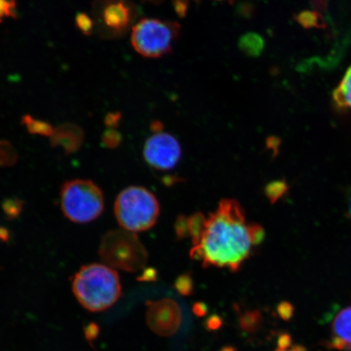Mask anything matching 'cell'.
<instances>
[{"instance_id":"9c48e42d","label":"cell","mask_w":351,"mask_h":351,"mask_svg":"<svg viewBox=\"0 0 351 351\" xmlns=\"http://www.w3.org/2000/svg\"><path fill=\"white\" fill-rule=\"evenodd\" d=\"M84 139V130L80 126L74 123H64L54 129L50 143L52 147L62 148L69 155L80 150Z\"/></svg>"},{"instance_id":"7c38bea8","label":"cell","mask_w":351,"mask_h":351,"mask_svg":"<svg viewBox=\"0 0 351 351\" xmlns=\"http://www.w3.org/2000/svg\"><path fill=\"white\" fill-rule=\"evenodd\" d=\"M332 99L339 110L351 109V66L332 93Z\"/></svg>"},{"instance_id":"5b68a950","label":"cell","mask_w":351,"mask_h":351,"mask_svg":"<svg viewBox=\"0 0 351 351\" xmlns=\"http://www.w3.org/2000/svg\"><path fill=\"white\" fill-rule=\"evenodd\" d=\"M60 208L70 221L86 223L95 221L104 209V193L90 180L74 179L60 188Z\"/></svg>"},{"instance_id":"f1b7e54d","label":"cell","mask_w":351,"mask_h":351,"mask_svg":"<svg viewBox=\"0 0 351 351\" xmlns=\"http://www.w3.org/2000/svg\"><path fill=\"white\" fill-rule=\"evenodd\" d=\"M292 306L287 304V302H284V304H280V315L285 314V317H288L289 315H291L292 313Z\"/></svg>"},{"instance_id":"603a6c76","label":"cell","mask_w":351,"mask_h":351,"mask_svg":"<svg viewBox=\"0 0 351 351\" xmlns=\"http://www.w3.org/2000/svg\"><path fill=\"white\" fill-rule=\"evenodd\" d=\"M295 20L305 28L313 27L318 25V16L311 12H302L295 16Z\"/></svg>"},{"instance_id":"e0dca14e","label":"cell","mask_w":351,"mask_h":351,"mask_svg":"<svg viewBox=\"0 0 351 351\" xmlns=\"http://www.w3.org/2000/svg\"><path fill=\"white\" fill-rule=\"evenodd\" d=\"M288 190L287 182L278 181L267 184L265 187V195L271 204H275Z\"/></svg>"},{"instance_id":"4fadbf2b","label":"cell","mask_w":351,"mask_h":351,"mask_svg":"<svg viewBox=\"0 0 351 351\" xmlns=\"http://www.w3.org/2000/svg\"><path fill=\"white\" fill-rule=\"evenodd\" d=\"M208 218L205 217L203 213H197L188 217L189 230L191 237L192 243L195 245H199L204 234L206 226H207Z\"/></svg>"},{"instance_id":"d6a6232c","label":"cell","mask_w":351,"mask_h":351,"mask_svg":"<svg viewBox=\"0 0 351 351\" xmlns=\"http://www.w3.org/2000/svg\"><path fill=\"white\" fill-rule=\"evenodd\" d=\"M349 210H350V215L351 216V197H350V200Z\"/></svg>"},{"instance_id":"4dcf8cb0","label":"cell","mask_w":351,"mask_h":351,"mask_svg":"<svg viewBox=\"0 0 351 351\" xmlns=\"http://www.w3.org/2000/svg\"><path fill=\"white\" fill-rule=\"evenodd\" d=\"M10 232H8V230L4 229V228H0V239L4 241H8L10 240Z\"/></svg>"},{"instance_id":"d6986e66","label":"cell","mask_w":351,"mask_h":351,"mask_svg":"<svg viewBox=\"0 0 351 351\" xmlns=\"http://www.w3.org/2000/svg\"><path fill=\"white\" fill-rule=\"evenodd\" d=\"M76 26L80 32L85 35H90L95 32V22L93 19L86 13L80 12L76 16Z\"/></svg>"},{"instance_id":"f546056e","label":"cell","mask_w":351,"mask_h":351,"mask_svg":"<svg viewBox=\"0 0 351 351\" xmlns=\"http://www.w3.org/2000/svg\"><path fill=\"white\" fill-rule=\"evenodd\" d=\"M151 129L152 131L156 132V134L160 133L163 130V124L161 122L156 121L152 123Z\"/></svg>"},{"instance_id":"cb8c5ba5","label":"cell","mask_w":351,"mask_h":351,"mask_svg":"<svg viewBox=\"0 0 351 351\" xmlns=\"http://www.w3.org/2000/svg\"><path fill=\"white\" fill-rule=\"evenodd\" d=\"M175 232L178 239H184L190 236L188 217L183 216V215L178 217L175 223Z\"/></svg>"},{"instance_id":"ac0fdd59","label":"cell","mask_w":351,"mask_h":351,"mask_svg":"<svg viewBox=\"0 0 351 351\" xmlns=\"http://www.w3.org/2000/svg\"><path fill=\"white\" fill-rule=\"evenodd\" d=\"M123 137L116 129H108L102 136V144L108 149H116L122 143Z\"/></svg>"},{"instance_id":"7402d4cb","label":"cell","mask_w":351,"mask_h":351,"mask_svg":"<svg viewBox=\"0 0 351 351\" xmlns=\"http://www.w3.org/2000/svg\"><path fill=\"white\" fill-rule=\"evenodd\" d=\"M248 232L252 245L261 244L265 238V230L256 223H249Z\"/></svg>"},{"instance_id":"484cf974","label":"cell","mask_w":351,"mask_h":351,"mask_svg":"<svg viewBox=\"0 0 351 351\" xmlns=\"http://www.w3.org/2000/svg\"><path fill=\"white\" fill-rule=\"evenodd\" d=\"M189 6H190V3H189L188 0H173V7L176 14L180 19H184L187 15Z\"/></svg>"},{"instance_id":"8992f818","label":"cell","mask_w":351,"mask_h":351,"mask_svg":"<svg viewBox=\"0 0 351 351\" xmlns=\"http://www.w3.org/2000/svg\"><path fill=\"white\" fill-rule=\"evenodd\" d=\"M181 34V25L175 21L144 19L132 28L131 43L146 58H160L173 51Z\"/></svg>"},{"instance_id":"3957f363","label":"cell","mask_w":351,"mask_h":351,"mask_svg":"<svg viewBox=\"0 0 351 351\" xmlns=\"http://www.w3.org/2000/svg\"><path fill=\"white\" fill-rule=\"evenodd\" d=\"M160 204L150 191L143 186H130L117 197L114 213L119 226L136 232L151 229L160 215Z\"/></svg>"},{"instance_id":"ba28073f","label":"cell","mask_w":351,"mask_h":351,"mask_svg":"<svg viewBox=\"0 0 351 351\" xmlns=\"http://www.w3.org/2000/svg\"><path fill=\"white\" fill-rule=\"evenodd\" d=\"M143 156L147 163L157 170H169L182 157V147L177 138L167 133H157L145 143Z\"/></svg>"},{"instance_id":"44dd1931","label":"cell","mask_w":351,"mask_h":351,"mask_svg":"<svg viewBox=\"0 0 351 351\" xmlns=\"http://www.w3.org/2000/svg\"><path fill=\"white\" fill-rule=\"evenodd\" d=\"M175 288L183 295H191L193 291V280L190 274H186L176 280Z\"/></svg>"},{"instance_id":"d4e9b609","label":"cell","mask_w":351,"mask_h":351,"mask_svg":"<svg viewBox=\"0 0 351 351\" xmlns=\"http://www.w3.org/2000/svg\"><path fill=\"white\" fill-rule=\"evenodd\" d=\"M276 351H307L304 346L292 345L291 337L284 335L280 337L278 348Z\"/></svg>"},{"instance_id":"52a82bcc","label":"cell","mask_w":351,"mask_h":351,"mask_svg":"<svg viewBox=\"0 0 351 351\" xmlns=\"http://www.w3.org/2000/svg\"><path fill=\"white\" fill-rule=\"evenodd\" d=\"M136 16L137 10L130 0H96L92 7L95 32L104 39L124 36Z\"/></svg>"},{"instance_id":"5bb4252c","label":"cell","mask_w":351,"mask_h":351,"mask_svg":"<svg viewBox=\"0 0 351 351\" xmlns=\"http://www.w3.org/2000/svg\"><path fill=\"white\" fill-rule=\"evenodd\" d=\"M21 124L25 126L29 134L40 135L43 137L50 138L55 129L49 123L36 119L30 115H25L22 117Z\"/></svg>"},{"instance_id":"6da1fadb","label":"cell","mask_w":351,"mask_h":351,"mask_svg":"<svg viewBox=\"0 0 351 351\" xmlns=\"http://www.w3.org/2000/svg\"><path fill=\"white\" fill-rule=\"evenodd\" d=\"M252 245L243 208L235 199H225L208 217L203 239L191 249V257L204 267L237 271L247 260Z\"/></svg>"},{"instance_id":"30bf717a","label":"cell","mask_w":351,"mask_h":351,"mask_svg":"<svg viewBox=\"0 0 351 351\" xmlns=\"http://www.w3.org/2000/svg\"><path fill=\"white\" fill-rule=\"evenodd\" d=\"M329 348L339 350H351V306L339 311L332 323Z\"/></svg>"},{"instance_id":"ffe728a7","label":"cell","mask_w":351,"mask_h":351,"mask_svg":"<svg viewBox=\"0 0 351 351\" xmlns=\"http://www.w3.org/2000/svg\"><path fill=\"white\" fill-rule=\"evenodd\" d=\"M16 0H0V23L8 19H16Z\"/></svg>"},{"instance_id":"7a4b0ae2","label":"cell","mask_w":351,"mask_h":351,"mask_svg":"<svg viewBox=\"0 0 351 351\" xmlns=\"http://www.w3.org/2000/svg\"><path fill=\"white\" fill-rule=\"evenodd\" d=\"M72 289L79 304L92 313L107 310L122 293L119 274L101 263L82 266L73 276Z\"/></svg>"},{"instance_id":"1f68e13d","label":"cell","mask_w":351,"mask_h":351,"mask_svg":"<svg viewBox=\"0 0 351 351\" xmlns=\"http://www.w3.org/2000/svg\"><path fill=\"white\" fill-rule=\"evenodd\" d=\"M217 1H228L230 2V3H232L235 1V0H217Z\"/></svg>"},{"instance_id":"83f0119b","label":"cell","mask_w":351,"mask_h":351,"mask_svg":"<svg viewBox=\"0 0 351 351\" xmlns=\"http://www.w3.org/2000/svg\"><path fill=\"white\" fill-rule=\"evenodd\" d=\"M156 271L155 269H147L144 271L143 274L140 276L139 280H153L156 279Z\"/></svg>"},{"instance_id":"2e32d148","label":"cell","mask_w":351,"mask_h":351,"mask_svg":"<svg viewBox=\"0 0 351 351\" xmlns=\"http://www.w3.org/2000/svg\"><path fill=\"white\" fill-rule=\"evenodd\" d=\"M23 201L19 197H8L3 201L2 208L8 219H14L19 217L23 210Z\"/></svg>"},{"instance_id":"8fae6325","label":"cell","mask_w":351,"mask_h":351,"mask_svg":"<svg viewBox=\"0 0 351 351\" xmlns=\"http://www.w3.org/2000/svg\"><path fill=\"white\" fill-rule=\"evenodd\" d=\"M239 48L245 56L257 58L260 57L265 48V40L260 34L256 32L245 33L239 38Z\"/></svg>"},{"instance_id":"4316f807","label":"cell","mask_w":351,"mask_h":351,"mask_svg":"<svg viewBox=\"0 0 351 351\" xmlns=\"http://www.w3.org/2000/svg\"><path fill=\"white\" fill-rule=\"evenodd\" d=\"M121 113L120 112H109L105 117L104 124L108 129H116L120 124L121 120Z\"/></svg>"},{"instance_id":"9a60e30c","label":"cell","mask_w":351,"mask_h":351,"mask_svg":"<svg viewBox=\"0 0 351 351\" xmlns=\"http://www.w3.org/2000/svg\"><path fill=\"white\" fill-rule=\"evenodd\" d=\"M19 160V155L12 145L8 141H0V167H11Z\"/></svg>"},{"instance_id":"277c9868","label":"cell","mask_w":351,"mask_h":351,"mask_svg":"<svg viewBox=\"0 0 351 351\" xmlns=\"http://www.w3.org/2000/svg\"><path fill=\"white\" fill-rule=\"evenodd\" d=\"M99 254L101 260L112 269L127 273L143 269L148 254L135 232L126 230H110L100 241Z\"/></svg>"}]
</instances>
